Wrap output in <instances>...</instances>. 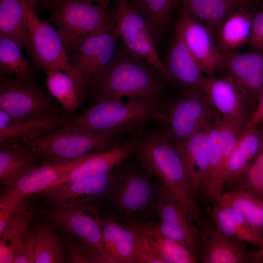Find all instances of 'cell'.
Masks as SVG:
<instances>
[{"instance_id": "cell-36", "label": "cell", "mask_w": 263, "mask_h": 263, "mask_svg": "<svg viewBox=\"0 0 263 263\" xmlns=\"http://www.w3.org/2000/svg\"><path fill=\"white\" fill-rule=\"evenodd\" d=\"M22 47L16 39L0 36V74L21 78L34 77L31 64L22 52Z\"/></svg>"}, {"instance_id": "cell-34", "label": "cell", "mask_w": 263, "mask_h": 263, "mask_svg": "<svg viewBox=\"0 0 263 263\" xmlns=\"http://www.w3.org/2000/svg\"><path fill=\"white\" fill-rule=\"evenodd\" d=\"M44 72L48 92L66 112L74 113L83 103L85 95L67 74L53 67L47 68Z\"/></svg>"}, {"instance_id": "cell-28", "label": "cell", "mask_w": 263, "mask_h": 263, "mask_svg": "<svg viewBox=\"0 0 263 263\" xmlns=\"http://www.w3.org/2000/svg\"><path fill=\"white\" fill-rule=\"evenodd\" d=\"M26 197L12 213L0 234V263H14L17 249L31 221L37 214L33 203Z\"/></svg>"}, {"instance_id": "cell-5", "label": "cell", "mask_w": 263, "mask_h": 263, "mask_svg": "<svg viewBox=\"0 0 263 263\" xmlns=\"http://www.w3.org/2000/svg\"><path fill=\"white\" fill-rule=\"evenodd\" d=\"M218 116L204 93L167 95L162 101L158 130L172 144L187 140Z\"/></svg>"}, {"instance_id": "cell-30", "label": "cell", "mask_w": 263, "mask_h": 263, "mask_svg": "<svg viewBox=\"0 0 263 263\" xmlns=\"http://www.w3.org/2000/svg\"><path fill=\"white\" fill-rule=\"evenodd\" d=\"M211 223L225 235L260 247L263 239L258 237L243 216L236 209L218 202L209 210Z\"/></svg>"}, {"instance_id": "cell-31", "label": "cell", "mask_w": 263, "mask_h": 263, "mask_svg": "<svg viewBox=\"0 0 263 263\" xmlns=\"http://www.w3.org/2000/svg\"><path fill=\"white\" fill-rule=\"evenodd\" d=\"M30 9L27 0H0V36L16 39L27 52L30 43L28 25Z\"/></svg>"}, {"instance_id": "cell-42", "label": "cell", "mask_w": 263, "mask_h": 263, "mask_svg": "<svg viewBox=\"0 0 263 263\" xmlns=\"http://www.w3.org/2000/svg\"><path fill=\"white\" fill-rule=\"evenodd\" d=\"M263 121V90L262 92L258 101L252 115L249 121L250 124L257 125Z\"/></svg>"}, {"instance_id": "cell-18", "label": "cell", "mask_w": 263, "mask_h": 263, "mask_svg": "<svg viewBox=\"0 0 263 263\" xmlns=\"http://www.w3.org/2000/svg\"><path fill=\"white\" fill-rule=\"evenodd\" d=\"M116 168L106 174L51 187L37 194L43 199L44 207L105 199L113 182Z\"/></svg>"}, {"instance_id": "cell-29", "label": "cell", "mask_w": 263, "mask_h": 263, "mask_svg": "<svg viewBox=\"0 0 263 263\" xmlns=\"http://www.w3.org/2000/svg\"><path fill=\"white\" fill-rule=\"evenodd\" d=\"M254 10L249 7L242 6L226 19L215 38L220 51L234 50L249 44Z\"/></svg>"}, {"instance_id": "cell-40", "label": "cell", "mask_w": 263, "mask_h": 263, "mask_svg": "<svg viewBox=\"0 0 263 263\" xmlns=\"http://www.w3.org/2000/svg\"><path fill=\"white\" fill-rule=\"evenodd\" d=\"M61 234L65 245L66 262L90 263L80 241L74 236Z\"/></svg>"}, {"instance_id": "cell-25", "label": "cell", "mask_w": 263, "mask_h": 263, "mask_svg": "<svg viewBox=\"0 0 263 263\" xmlns=\"http://www.w3.org/2000/svg\"><path fill=\"white\" fill-rule=\"evenodd\" d=\"M242 6L257 9L245 0H179L177 8L205 25L215 38L226 19Z\"/></svg>"}, {"instance_id": "cell-4", "label": "cell", "mask_w": 263, "mask_h": 263, "mask_svg": "<svg viewBox=\"0 0 263 263\" xmlns=\"http://www.w3.org/2000/svg\"><path fill=\"white\" fill-rule=\"evenodd\" d=\"M116 167L113 182L105 199L113 215L123 225L148 222L156 216L160 200V187L153 176L138 165Z\"/></svg>"}, {"instance_id": "cell-39", "label": "cell", "mask_w": 263, "mask_h": 263, "mask_svg": "<svg viewBox=\"0 0 263 263\" xmlns=\"http://www.w3.org/2000/svg\"><path fill=\"white\" fill-rule=\"evenodd\" d=\"M35 224L30 223L17 249L14 263H35Z\"/></svg>"}, {"instance_id": "cell-33", "label": "cell", "mask_w": 263, "mask_h": 263, "mask_svg": "<svg viewBox=\"0 0 263 263\" xmlns=\"http://www.w3.org/2000/svg\"><path fill=\"white\" fill-rule=\"evenodd\" d=\"M39 165L35 154L24 146L1 148L0 180L2 189L9 188L20 177Z\"/></svg>"}, {"instance_id": "cell-47", "label": "cell", "mask_w": 263, "mask_h": 263, "mask_svg": "<svg viewBox=\"0 0 263 263\" xmlns=\"http://www.w3.org/2000/svg\"><path fill=\"white\" fill-rule=\"evenodd\" d=\"M49 1L50 0H42L41 4L42 6L45 7Z\"/></svg>"}, {"instance_id": "cell-7", "label": "cell", "mask_w": 263, "mask_h": 263, "mask_svg": "<svg viewBox=\"0 0 263 263\" xmlns=\"http://www.w3.org/2000/svg\"><path fill=\"white\" fill-rule=\"evenodd\" d=\"M48 21L53 24L68 53L86 38L113 24L111 9L82 0H50Z\"/></svg>"}, {"instance_id": "cell-14", "label": "cell", "mask_w": 263, "mask_h": 263, "mask_svg": "<svg viewBox=\"0 0 263 263\" xmlns=\"http://www.w3.org/2000/svg\"><path fill=\"white\" fill-rule=\"evenodd\" d=\"M92 152L70 161L40 164L20 177L9 188L2 189L0 215L9 218L22 200L51 187L85 161Z\"/></svg>"}, {"instance_id": "cell-6", "label": "cell", "mask_w": 263, "mask_h": 263, "mask_svg": "<svg viewBox=\"0 0 263 263\" xmlns=\"http://www.w3.org/2000/svg\"><path fill=\"white\" fill-rule=\"evenodd\" d=\"M127 140L63 125L22 146L31 151L42 164L75 160L92 152L108 149Z\"/></svg>"}, {"instance_id": "cell-44", "label": "cell", "mask_w": 263, "mask_h": 263, "mask_svg": "<svg viewBox=\"0 0 263 263\" xmlns=\"http://www.w3.org/2000/svg\"><path fill=\"white\" fill-rule=\"evenodd\" d=\"M29 6L31 10L37 13V10L39 5L41 4L42 0H27Z\"/></svg>"}, {"instance_id": "cell-1", "label": "cell", "mask_w": 263, "mask_h": 263, "mask_svg": "<svg viewBox=\"0 0 263 263\" xmlns=\"http://www.w3.org/2000/svg\"><path fill=\"white\" fill-rule=\"evenodd\" d=\"M136 153L140 165L161 183L160 190L181 205L197 222L200 210L174 145L157 129L142 134Z\"/></svg>"}, {"instance_id": "cell-11", "label": "cell", "mask_w": 263, "mask_h": 263, "mask_svg": "<svg viewBox=\"0 0 263 263\" xmlns=\"http://www.w3.org/2000/svg\"><path fill=\"white\" fill-rule=\"evenodd\" d=\"M119 34L114 23L86 38L68 53L70 62L88 92L113 61Z\"/></svg>"}, {"instance_id": "cell-21", "label": "cell", "mask_w": 263, "mask_h": 263, "mask_svg": "<svg viewBox=\"0 0 263 263\" xmlns=\"http://www.w3.org/2000/svg\"><path fill=\"white\" fill-rule=\"evenodd\" d=\"M140 138L141 135H139L108 149L93 152L85 161L51 187L100 175L112 171L136 153Z\"/></svg>"}, {"instance_id": "cell-3", "label": "cell", "mask_w": 263, "mask_h": 263, "mask_svg": "<svg viewBox=\"0 0 263 263\" xmlns=\"http://www.w3.org/2000/svg\"><path fill=\"white\" fill-rule=\"evenodd\" d=\"M163 99L95 102L83 113L71 117L64 125L126 139L127 136L139 132L152 120H157Z\"/></svg>"}, {"instance_id": "cell-9", "label": "cell", "mask_w": 263, "mask_h": 263, "mask_svg": "<svg viewBox=\"0 0 263 263\" xmlns=\"http://www.w3.org/2000/svg\"><path fill=\"white\" fill-rule=\"evenodd\" d=\"M111 11L124 50L146 62L169 84L165 63L160 58L157 51V43L143 15L129 0H115Z\"/></svg>"}, {"instance_id": "cell-35", "label": "cell", "mask_w": 263, "mask_h": 263, "mask_svg": "<svg viewBox=\"0 0 263 263\" xmlns=\"http://www.w3.org/2000/svg\"><path fill=\"white\" fill-rule=\"evenodd\" d=\"M66 262L65 245L56 229L47 224L35 223V263Z\"/></svg>"}, {"instance_id": "cell-45", "label": "cell", "mask_w": 263, "mask_h": 263, "mask_svg": "<svg viewBox=\"0 0 263 263\" xmlns=\"http://www.w3.org/2000/svg\"><path fill=\"white\" fill-rule=\"evenodd\" d=\"M85 1L95 3L101 6L108 8V5L112 0H82Z\"/></svg>"}, {"instance_id": "cell-2", "label": "cell", "mask_w": 263, "mask_h": 263, "mask_svg": "<svg viewBox=\"0 0 263 263\" xmlns=\"http://www.w3.org/2000/svg\"><path fill=\"white\" fill-rule=\"evenodd\" d=\"M166 84L154 68L124 50L117 53L92 90L95 102L124 97L162 99L167 95Z\"/></svg>"}, {"instance_id": "cell-8", "label": "cell", "mask_w": 263, "mask_h": 263, "mask_svg": "<svg viewBox=\"0 0 263 263\" xmlns=\"http://www.w3.org/2000/svg\"><path fill=\"white\" fill-rule=\"evenodd\" d=\"M45 223L61 233L74 236L96 249L111 263L102 236V218L94 202L61 204L43 207L39 211Z\"/></svg>"}, {"instance_id": "cell-17", "label": "cell", "mask_w": 263, "mask_h": 263, "mask_svg": "<svg viewBox=\"0 0 263 263\" xmlns=\"http://www.w3.org/2000/svg\"><path fill=\"white\" fill-rule=\"evenodd\" d=\"M165 67L169 84L178 92H203L206 77L177 30L172 39Z\"/></svg>"}, {"instance_id": "cell-26", "label": "cell", "mask_w": 263, "mask_h": 263, "mask_svg": "<svg viewBox=\"0 0 263 263\" xmlns=\"http://www.w3.org/2000/svg\"><path fill=\"white\" fill-rule=\"evenodd\" d=\"M133 226L144 244L163 263H195V253L163 235L150 220Z\"/></svg>"}, {"instance_id": "cell-27", "label": "cell", "mask_w": 263, "mask_h": 263, "mask_svg": "<svg viewBox=\"0 0 263 263\" xmlns=\"http://www.w3.org/2000/svg\"><path fill=\"white\" fill-rule=\"evenodd\" d=\"M103 240L109 255L116 263H137V233L112 215L102 218Z\"/></svg>"}, {"instance_id": "cell-32", "label": "cell", "mask_w": 263, "mask_h": 263, "mask_svg": "<svg viewBox=\"0 0 263 263\" xmlns=\"http://www.w3.org/2000/svg\"><path fill=\"white\" fill-rule=\"evenodd\" d=\"M238 211L255 234L263 239V198L254 192L237 188L223 193L216 202Z\"/></svg>"}, {"instance_id": "cell-24", "label": "cell", "mask_w": 263, "mask_h": 263, "mask_svg": "<svg viewBox=\"0 0 263 263\" xmlns=\"http://www.w3.org/2000/svg\"><path fill=\"white\" fill-rule=\"evenodd\" d=\"M260 142L257 125L247 122L240 129L237 144L227 162L224 188L233 190L240 183L257 152Z\"/></svg>"}, {"instance_id": "cell-43", "label": "cell", "mask_w": 263, "mask_h": 263, "mask_svg": "<svg viewBox=\"0 0 263 263\" xmlns=\"http://www.w3.org/2000/svg\"><path fill=\"white\" fill-rule=\"evenodd\" d=\"M248 261L255 263H263V242L258 251L253 254H250Z\"/></svg>"}, {"instance_id": "cell-10", "label": "cell", "mask_w": 263, "mask_h": 263, "mask_svg": "<svg viewBox=\"0 0 263 263\" xmlns=\"http://www.w3.org/2000/svg\"><path fill=\"white\" fill-rule=\"evenodd\" d=\"M34 77L0 75V109L14 120L31 119L62 110Z\"/></svg>"}, {"instance_id": "cell-37", "label": "cell", "mask_w": 263, "mask_h": 263, "mask_svg": "<svg viewBox=\"0 0 263 263\" xmlns=\"http://www.w3.org/2000/svg\"><path fill=\"white\" fill-rule=\"evenodd\" d=\"M149 23L157 43L165 33L179 0H129Z\"/></svg>"}, {"instance_id": "cell-38", "label": "cell", "mask_w": 263, "mask_h": 263, "mask_svg": "<svg viewBox=\"0 0 263 263\" xmlns=\"http://www.w3.org/2000/svg\"><path fill=\"white\" fill-rule=\"evenodd\" d=\"M257 125L260 134L258 150L241 181L234 189L249 190L263 198V121Z\"/></svg>"}, {"instance_id": "cell-20", "label": "cell", "mask_w": 263, "mask_h": 263, "mask_svg": "<svg viewBox=\"0 0 263 263\" xmlns=\"http://www.w3.org/2000/svg\"><path fill=\"white\" fill-rule=\"evenodd\" d=\"M156 216L157 225L163 235L194 252L200 236L196 222L181 205L160 189Z\"/></svg>"}, {"instance_id": "cell-46", "label": "cell", "mask_w": 263, "mask_h": 263, "mask_svg": "<svg viewBox=\"0 0 263 263\" xmlns=\"http://www.w3.org/2000/svg\"><path fill=\"white\" fill-rule=\"evenodd\" d=\"M256 9L263 8V0H245Z\"/></svg>"}, {"instance_id": "cell-19", "label": "cell", "mask_w": 263, "mask_h": 263, "mask_svg": "<svg viewBox=\"0 0 263 263\" xmlns=\"http://www.w3.org/2000/svg\"><path fill=\"white\" fill-rule=\"evenodd\" d=\"M203 92L217 114L241 129L253 112L249 105L229 81L215 75L207 76Z\"/></svg>"}, {"instance_id": "cell-12", "label": "cell", "mask_w": 263, "mask_h": 263, "mask_svg": "<svg viewBox=\"0 0 263 263\" xmlns=\"http://www.w3.org/2000/svg\"><path fill=\"white\" fill-rule=\"evenodd\" d=\"M28 25L30 38L28 53L32 61L44 71L53 67L67 74L86 96L88 92L72 66L66 46L57 31L49 22L41 19L30 9Z\"/></svg>"}, {"instance_id": "cell-15", "label": "cell", "mask_w": 263, "mask_h": 263, "mask_svg": "<svg viewBox=\"0 0 263 263\" xmlns=\"http://www.w3.org/2000/svg\"><path fill=\"white\" fill-rule=\"evenodd\" d=\"M175 29L204 74L214 75L223 58L210 30L195 18L178 8Z\"/></svg>"}, {"instance_id": "cell-41", "label": "cell", "mask_w": 263, "mask_h": 263, "mask_svg": "<svg viewBox=\"0 0 263 263\" xmlns=\"http://www.w3.org/2000/svg\"><path fill=\"white\" fill-rule=\"evenodd\" d=\"M249 50H263V8L255 10L252 15Z\"/></svg>"}, {"instance_id": "cell-23", "label": "cell", "mask_w": 263, "mask_h": 263, "mask_svg": "<svg viewBox=\"0 0 263 263\" xmlns=\"http://www.w3.org/2000/svg\"><path fill=\"white\" fill-rule=\"evenodd\" d=\"M210 125L187 140L173 144L182 159L189 187L195 198L200 195L208 175L207 139Z\"/></svg>"}, {"instance_id": "cell-16", "label": "cell", "mask_w": 263, "mask_h": 263, "mask_svg": "<svg viewBox=\"0 0 263 263\" xmlns=\"http://www.w3.org/2000/svg\"><path fill=\"white\" fill-rule=\"evenodd\" d=\"M64 110L24 120H14L0 110V147L22 146L63 126L70 118Z\"/></svg>"}, {"instance_id": "cell-13", "label": "cell", "mask_w": 263, "mask_h": 263, "mask_svg": "<svg viewBox=\"0 0 263 263\" xmlns=\"http://www.w3.org/2000/svg\"><path fill=\"white\" fill-rule=\"evenodd\" d=\"M223 53L222 61L215 75L231 82L253 113L263 90V50Z\"/></svg>"}, {"instance_id": "cell-22", "label": "cell", "mask_w": 263, "mask_h": 263, "mask_svg": "<svg viewBox=\"0 0 263 263\" xmlns=\"http://www.w3.org/2000/svg\"><path fill=\"white\" fill-rule=\"evenodd\" d=\"M195 254L203 263H243L248 261L244 243L228 236L212 223L209 225L197 243Z\"/></svg>"}]
</instances>
